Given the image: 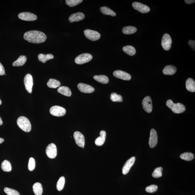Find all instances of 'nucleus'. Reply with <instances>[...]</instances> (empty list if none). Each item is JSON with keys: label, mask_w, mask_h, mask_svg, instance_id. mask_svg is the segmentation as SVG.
<instances>
[{"label": "nucleus", "mask_w": 195, "mask_h": 195, "mask_svg": "<svg viewBox=\"0 0 195 195\" xmlns=\"http://www.w3.org/2000/svg\"><path fill=\"white\" fill-rule=\"evenodd\" d=\"M65 183V177H60L57 181V189L59 191H61L63 189Z\"/></svg>", "instance_id": "33"}, {"label": "nucleus", "mask_w": 195, "mask_h": 195, "mask_svg": "<svg viewBox=\"0 0 195 195\" xmlns=\"http://www.w3.org/2000/svg\"><path fill=\"white\" fill-rule=\"evenodd\" d=\"M66 110L63 107L55 105L52 107L49 110V113L54 116L60 117L65 115Z\"/></svg>", "instance_id": "5"}, {"label": "nucleus", "mask_w": 195, "mask_h": 195, "mask_svg": "<svg viewBox=\"0 0 195 195\" xmlns=\"http://www.w3.org/2000/svg\"><path fill=\"white\" fill-rule=\"evenodd\" d=\"M4 191L8 195H20L18 191L6 187L4 188Z\"/></svg>", "instance_id": "37"}, {"label": "nucleus", "mask_w": 195, "mask_h": 195, "mask_svg": "<svg viewBox=\"0 0 195 195\" xmlns=\"http://www.w3.org/2000/svg\"><path fill=\"white\" fill-rule=\"evenodd\" d=\"M73 137L76 144L80 147L84 148L85 144V139L82 133L79 131L75 132L73 134Z\"/></svg>", "instance_id": "9"}, {"label": "nucleus", "mask_w": 195, "mask_h": 195, "mask_svg": "<svg viewBox=\"0 0 195 195\" xmlns=\"http://www.w3.org/2000/svg\"><path fill=\"white\" fill-rule=\"evenodd\" d=\"M113 75L115 77L124 80H130L131 79V76L130 74L120 70L115 71L113 72Z\"/></svg>", "instance_id": "15"}, {"label": "nucleus", "mask_w": 195, "mask_h": 195, "mask_svg": "<svg viewBox=\"0 0 195 195\" xmlns=\"http://www.w3.org/2000/svg\"><path fill=\"white\" fill-rule=\"evenodd\" d=\"M5 74V70L4 66L0 63V75H4Z\"/></svg>", "instance_id": "41"}, {"label": "nucleus", "mask_w": 195, "mask_h": 195, "mask_svg": "<svg viewBox=\"0 0 195 195\" xmlns=\"http://www.w3.org/2000/svg\"><path fill=\"white\" fill-rule=\"evenodd\" d=\"M46 152L48 157L49 158H55L56 157L57 154L56 146L54 143L49 144L46 148Z\"/></svg>", "instance_id": "8"}, {"label": "nucleus", "mask_w": 195, "mask_h": 195, "mask_svg": "<svg viewBox=\"0 0 195 195\" xmlns=\"http://www.w3.org/2000/svg\"><path fill=\"white\" fill-rule=\"evenodd\" d=\"M142 105L144 110L147 113H151L153 110L152 102L151 98L149 96L145 97L143 99Z\"/></svg>", "instance_id": "11"}, {"label": "nucleus", "mask_w": 195, "mask_h": 195, "mask_svg": "<svg viewBox=\"0 0 195 195\" xmlns=\"http://www.w3.org/2000/svg\"><path fill=\"white\" fill-rule=\"evenodd\" d=\"M92 55L90 54H82L75 58V62L78 65H82L90 62L92 60Z\"/></svg>", "instance_id": "4"}, {"label": "nucleus", "mask_w": 195, "mask_h": 195, "mask_svg": "<svg viewBox=\"0 0 195 195\" xmlns=\"http://www.w3.org/2000/svg\"><path fill=\"white\" fill-rule=\"evenodd\" d=\"M36 167V161L33 158H30L29 161L28 168L30 171H33L34 170Z\"/></svg>", "instance_id": "38"}, {"label": "nucleus", "mask_w": 195, "mask_h": 195, "mask_svg": "<svg viewBox=\"0 0 195 195\" xmlns=\"http://www.w3.org/2000/svg\"><path fill=\"white\" fill-rule=\"evenodd\" d=\"M189 45L192 49L195 51V41L193 40H190L188 42Z\"/></svg>", "instance_id": "40"}, {"label": "nucleus", "mask_w": 195, "mask_h": 195, "mask_svg": "<svg viewBox=\"0 0 195 195\" xmlns=\"http://www.w3.org/2000/svg\"><path fill=\"white\" fill-rule=\"evenodd\" d=\"M163 168L161 167H158L155 169L153 173L152 176L154 178H158L162 176Z\"/></svg>", "instance_id": "36"}, {"label": "nucleus", "mask_w": 195, "mask_h": 195, "mask_svg": "<svg viewBox=\"0 0 195 195\" xmlns=\"http://www.w3.org/2000/svg\"><path fill=\"white\" fill-rule=\"evenodd\" d=\"M24 84L25 88L29 93H31L33 85L32 76L30 74H27L24 78Z\"/></svg>", "instance_id": "10"}, {"label": "nucleus", "mask_w": 195, "mask_h": 195, "mask_svg": "<svg viewBox=\"0 0 195 195\" xmlns=\"http://www.w3.org/2000/svg\"><path fill=\"white\" fill-rule=\"evenodd\" d=\"M3 124V121L1 119V117H0V125H1Z\"/></svg>", "instance_id": "44"}, {"label": "nucleus", "mask_w": 195, "mask_h": 195, "mask_svg": "<svg viewBox=\"0 0 195 195\" xmlns=\"http://www.w3.org/2000/svg\"><path fill=\"white\" fill-rule=\"evenodd\" d=\"M4 141V139L1 138H0V144H1L3 143Z\"/></svg>", "instance_id": "43"}, {"label": "nucleus", "mask_w": 195, "mask_h": 195, "mask_svg": "<svg viewBox=\"0 0 195 195\" xmlns=\"http://www.w3.org/2000/svg\"><path fill=\"white\" fill-rule=\"evenodd\" d=\"M106 132L104 130H102L100 133V136L98 137L95 140V145L98 146H101L103 145L106 138Z\"/></svg>", "instance_id": "19"}, {"label": "nucleus", "mask_w": 195, "mask_h": 195, "mask_svg": "<svg viewBox=\"0 0 195 195\" xmlns=\"http://www.w3.org/2000/svg\"><path fill=\"white\" fill-rule=\"evenodd\" d=\"M1 104V100H0V105Z\"/></svg>", "instance_id": "45"}, {"label": "nucleus", "mask_w": 195, "mask_h": 195, "mask_svg": "<svg viewBox=\"0 0 195 195\" xmlns=\"http://www.w3.org/2000/svg\"><path fill=\"white\" fill-rule=\"evenodd\" d=\"M137 31V28L133 26H127L124 27L122 32L124 34H134Z\"/></svg>", "instance_id": "29"}, {"label": "nucleus", "mask_w": 195, "mask_h": 195, "mask_svg": "<svg viewBox=\"0 0 195 195\" xmlns=\"http://www.w3.org/2000/svg\"><path fill=\"white\" fill-rule=\"evenodd\" d=\"M94 79L98 82L103 84H106L109 82V79L105 75H95L93 77Z\"/></svg>", "instance_id": "25"}, {"label": "nucleus", "mask_w": 195, "mask_h": 195, "mask_svg": "<svg viewBox=\"0 0 195 195\" xmlns=\"http://www.w3.org/2000/svg\"><path fill=\"white\" fill-rule=\"evenodd\" d=\"M158 187L157 185H152L150 186L147 187L146 188V191L147 192L149 193H154L157 191Z\"/></svg>", "instance_id": "39"}, {"label": "nucleus", "mask_w": 195, "mask_h": 195, "mask_svg": "<svg viewBox=\"0 0 195 195\" xmlns=\"http://www.w3.org/2000/svg\"><path fill=\"white\" fill-rule=\"evenodd\" d=\"M194 157V155L191 153H184L180 156V158L184 160L190 161L192 160Z\"/></svg>", "instance_id": "32"}, {"label": "nucleus", "mask_w": 195, "mask_h": 195, "mask_svg": "<svg viewBox=\"0 0 195 195\" xmlns=\"http://www.w3.org/2000/svg\"><path fill=\"white\" fill-rule=\"evenodd\" d=\"M27 58L24 55L20 56L18 59L12 64L14 67H20L23 66L26 63Z\"/></svg>", "instance_id": "22"}, {"label": "nucleus", "mask_w": 195, "mask_h": 195, "mask_svg": "<svg viewBox=\"0 0 195 195\" xmlns=\"http://www.w3.org/2000/svg\"><path fill=\"white\" fill-rule=\"evenodd\" d=\"M54 55L52 54H48L44 55V54H40L38 55V60L43 63H45L47 61L53 59Z\"/></svg>", "instance_id": "24"}, {"label": "nucleus", "mask_w": 195, "mask_h": 195, "mask_svg": "<svg viewBox=\"0 0 195 195\" xmlns=\"http://www.w3.org/2000/svg\"><path fill=\"white\" fill-rule=\"evenodd\" d=\"M186 87L188 91L194 92L195 91V82L194 80L189 78L186 81Z\"/></svg>", "instance_id": "21"}, {"label": "nucleus", "mask_w": 195, "mask_h": 195, "mask_svg": "<svg viewBox=\"0 0 195 195\" xmlns=\"http://www.w3.org/2000/svg\"><path fill=\"white\" fill-rule=\"evenodd\" d=\"M82 0H66L65 3L70 7H73L82 2Z\"/></svg>", "instance_id": "35"}, {"label": "nucleus", "mask_w": 195, "mask_h": 195, "mask_svg": "<svg viewBox=\"0 0 195 195\" xmlns=\"http://www.w3.org/2000/svg\"><path fill=\"white\" fill-rule=\"evenodd\" d=\"M176 68L173 65H167L164 67L163 70V73L165 75H172L176 72Z\"/></svg>", "instance_id": "20"}, {"label": "nucleus", "mask_w": 195, "mask_h": 195, "mask_svg": "<svg viewBox=\"0 0 195 195\" xmlns=\"http://www.w3.org/2000/svg\"><path fill=\"white\" fill-rule=\"evenodd\" d=\"M110 99L112 101L114 102H121L123 101L122 96L118 95L115 92H113L111 94Z\"/></svg>", "instance_id": "34"}, {"label": "nucleus", "mask_w": 195, "mask_h": 195, "mask_svg": "<svg viewBox=\"0 0 195 195\" xmlns=\"http://www.w3.org/2000/svg\"><path fill=\"white\" fill-rule=\"evenodd\" d=\"M100 9V12L104 15H110L112 16H115L116 15V13L108 7H101Z\"/></svg>", "instance_id": "27"}, {"label": "nucleus", "mask_w": 195, "mask_h": 195, "mask_svg": "<svg viewBox=\"0 0 195 195\" xmlns=\"http://www.w3.org/2000/svg\"><path fill=\"white\" fill-rule=\"evenodd\" d=\"M77 87L79 90L83 93H92L95 90V89L92 86L84 83H80L78 85Z\"/></svg>", "instance_id": "16"}, {"label": "nucleus", "mask_w": 195, "mask_h": 195, "mask_svg": "<svg viewBox=\"0 0 195 195\" xmlns=\"http://www.w3.org/2000/svg\"><path fill=\"white\" fill-rule=\"evenodd\" d=\"M123 50L126 54L130 56H133L136 53L135 49L131 46H124L123 48Z\"/></svg>", "instance_id": "28"}, {"label": "nucleus", "mask_w": 195, "mask_h": 195, "mask_svg": "<svg viewBox=\"0 0 195 195\" xmlns=\"http://www.w3.org/2000/svg\"><path fill=\"white\" fill-rule=\"evenodd\" d=\"M135 160V157H132L126 161L122 169V172L123 175H126L129 172L131 167L133 165Z\"/></svg>", "instance_id": "17"}, {"label": "nucleus", "mask_w": 195, "mask_h": 195, "mask_svg": "<svg viewBox=\"0 0 195 195\" xmlns=\"http://www.w3.org/2000/svg\"><path fill=\"white\" fill-rule=\"evenodd\" d=\"M1 168L5 172L11 171L12 170V166L10 162L7 160L3 161L1 164Z\"/></svg>", "instance_id": "31"}, {"label": "nucleus", "mask_w": 195, "mask_h": 195, "mask_svg": "<svg viewBox=\"0 0 195 195\" xmlns=\"http://www.w3.org/2000/svg\"><path fill=\"white\" fill-rule=\"evenodd\" d=\"M84 33L86 37L91 41H97L100 37V33L94 30L86 29L84 30Z\"/></svg>", "instance_id": "6"}, {"label": "nucleus", "mask_w": 195, "mask_h": 195, "mask_svg": "<svg viewBox=\"0 0 195 195\" xmlns=\"http://www.w3.org/2000/svg\"><path fill=\"white\" fill-rule=\"evenodd\" d=\"M194 0H185V2L188 4H191L195 2Z\"/></svg>", "instance_id": "42"}, {"label": "nucleus", "mask_w": 195, "mask_h": 195, "mask_svg": "<svg viewBox=\"0 0 195 195\" xmlns=\"http://www.w3.org/2000/svg\"><path fill=\"white\" fill-rule=\"evenodd\" d=\"M17 125L25 132H29L31 130V124L29 120L24 116H20L17 121Z\"/></svg>", "instance_id": "3"}, {"label": "nucleus", "mask_w": 195, "mask_h": 195, "mask_svg": "<svg viewBox=\"0 0 195 195\" xmlns=\"http://www.w3.org/2000/svg\"><path fill=\"white\" fill-rule=\"evenodd\" d=\"M166 105L175 113H183L186 110L184 105L181 103H174L172 100H169L166 102Z\"/></svg>", "instance_id": "2"}, {"label": "nucleus", "mask_w": 195, "mask_h": 195, "mask_svg": "<svg viewBox=\"0 0 195 195\" xmlns=\"http://www.w3.org/2000/svg\"><path fill=\"white\" fill-rule=\"evenodd\" d=\"M85 16L84 14L82 12H78L73 14L69 17V20L70 23H73L74 22H78L83 20L85 18Z\"/></svg>", "instance_id": "18"}, {"label": "nucleus", "mask_w": 195, "mask_h": 195, "mask_svg": "<svg viewBox=\"0 0 195 195\" xmlns=\"http://www.w3.org/2000/svg\"><path fill=\"white\" fill-rule=\"evenodd\" d=\"M132 6L134 9L143 14L147 13L150 10V8L148 6L138 2L133 3Z\"/></svg>", "instance_id": "13"}, {"label": "nucleus", "mask_w": 195, "mask_h": 195, "mask_svg": "<svg viewBox=\"0 0 195 195\" xmlns=\"http://www.w3.org/2000/svg\"><path fill=\"white\" fill-rule=\"evenodd\" d=\"M19 18L27 21H33L37 19V16L32 13L24 12L21 13L18 15Z\"/></svg>", "instance_id": "12"}, {"label": "nucleus", "mask_w": 195, "mask_h": 195, "mask_svg": "<svg viewBox=\"0 0 195 195\" xmlns=\"http://www.w3.org/2000/svg\"><path fill=\"white\" fill-rule=\"evenodd\" d=\"M57 92L67 97H70L71 95L72 92L69 88L66 86H62L59 88Z\"/></svg>", "instance_id": "23"}, {"label": "nucleus", "mask_w": 195, "mask_h": 195, "mask_svg": "<svg viewBox=\"0 0 195 195\" xmlns=\"http://www.w3.org/2000/svg\"><path fill=\"white\" fill-rule=\"evenodd\" d=\"M33 191L36 195H42L43 193V188L41 184L39 183H35L33 185Z\"/></svg>", "instance_id": "26"}, {"label": "nucleus", "mask_w": 195, "mask_h": 195, "mask_svg": "<svg viewBox=\"0 0 195 195\" xmlns=\"http://www.w3.org/2000/svg\"><path fill=\"white\" fill-rule=\"evenodd\" d=\"M158 141V137L157 132L154 129H151L150 132V137L149 138V145L150 148H154L157 145Z\"/></svg>", "instance_id": "14"}, {"label": "nucleus", "mask_w": 195, "mask_h": 195, "mask_svg": "<svg viewBox=\"0 0 195 195\" xmlns=\"http://www.w3.org/2000/svg\"><path fill=\"white\" fill-rule=\"evenodd\" d=\"M24 38L28 42L37 44L44 42L47 39L44 33L37 30L27 32L24 34Z\"/></svg>", "instance_id": "1"}, {"label": "nucleus", "mask_w": 195, "mask_h": 195, "mask_svg": "<svg viewBox=\"0 0 195 195\" xmlns=\"http://www.w3.org/2000/svg\"><path fill=\"white\" fill-rule=\"evenodd\" d=\"M60 82L57 80L51 79L47 83L48 86L51 88H57L60 86Z\"/></svg>", "instance_id": "30"}, {"label": "nucleus", "mask_w": 195, "mask_h": 195, "mask_svg": "<svg viewBox=\"0 0 195 195\" xmlns=\"http://www.w3.org/2000/svg\"><path fill=\"white\" fill-rule=\"evenodd\" d=\"M172 42L171 38L170 35L166 33L163 36L161 44L164 50L168 51L170 49L171 47Z\"/></svg>", "instance_id": "7"}]
</instances>
